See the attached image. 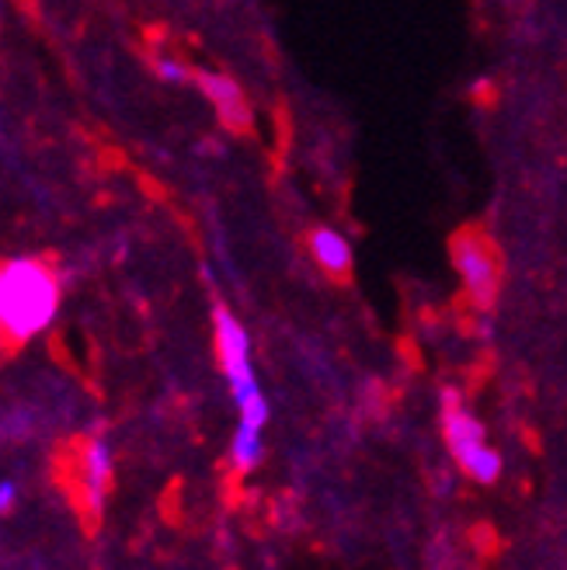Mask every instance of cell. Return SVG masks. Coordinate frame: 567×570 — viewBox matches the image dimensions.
Wrapping results in <instances>:
<instances>
[{"label": "cell", "instance_id": "cell-10", "mask_svg": "<svg viewBox=\"0 0 567 570\" xmlns=\"http://www.w3.org/2000/svg\"><path fill=\"white\" fill-rule=\"evenodd\" d=\"M237 407H241V424L244 428H254V432H262L265 421H268V401H265V393L262 390L251 393L247 401H241Z\"/></svg>", "mask_w": 567, "mask_h": 570}, {"label": "cell", "instance_id": "cell-2", "mask_svg": "<svg viewBox=\"0 0 567 570\" xmlns=\"http://www.w3.org/2000/svg\"><path fill=\"white\" fill-rule=\"evenodd\" d=\"M213 327H216V355L223 365V376H226V383H231L234 401L241 404L251 393H258V380H254V368H251L247 331L241 327V321L226 306L213 309Z\"/></svg>", "mask_w": 567, "mask_h": 570}, {"label": "cell", "instance_id": "cell-11", "mask_svg": "<svg viewBox=\"0 0 567 570\" xmlns=\"http://www.w3.org/2000/svg\"><path fill=\"white\" fill-rule=\"evenodd\" d=\"M154 67H157L160 80H167V83H188V80L195 77L182 60H175V56H157Z\"/></svg>", "mask_w": 567, "mask_h": 570}, {"label": "cell", "instance_id": "cell-6", "mask_svg": "<svg viewBox=\"0 0 567 570\" xmlns=\"http://www.w3.org/2000/svg\"><path fill=\"white\" fill-rule=\"evenodd\" d=\"M442 432H446V442L452 449V455L460 460V466L470 460L473 452L485 449V428H480L477 417H470L460 404H457V393L446 390L442 396Z\"/></svg>", "mask_w": 567, "mask_h": 570}, {"label": "cell", "instance_id": "cell-9", "mask_svg": "<svg viewBox=\"0 0 567 570\" xmlns=\"http://www.w3.org/2000/svg\"><path fill=\"white\" fill-rule=\"evenodd\" d=\"M463 470L473 476V480H480V483H495L498 480V473H501V460H498V452L495 449H480V452H473L470 460L463 463Z\"/></svg>", "mask_w": 567, "mask_h": 570}, {"label": "cell", "instance_id": "cell-7", "mask_svg": "<svg viewBox=\"0 0 567 570\" xmlns=\"http://www.w3.org/2000/svg\"><path fill=\"white\" fill-rule=\"evenodd\" d=\"M310 250H314V262L331 272V275H349L352 272V247L342 234L328 230V226H321V230L310 234Z\"/></svg>", "mask_w": 567, "mask_h": 570}, {"label": "cell", "instance_id": "cell-5", "mask_svg": "<svg viewBox=\"0 0 567 570\" xmlns=\"http://www.w3.org/2000/svg\"><path fill=\"white\" fill-rule=\"evenodd\" d=\"M195 80H198V88H203V95L216 105V111H219V119H223L226 129H234V132H247L251 129L247 98H244V91L237 88L231 77H223V73H195Z\"/></svg>", "mask_w": 567, "mask_h": 570}, {"label": "cell", "instance_id": "cell-12", "mask_svg": "<svg viewBox=\"0 0 567 570\" xmlns=\"http://www.w3.org/2000/svg\"><path fill=\"white\" fill-rule=\"evenodd\" d=\"M14 498H18L14 483H11V480L0 483V511H11V508H14Z\"/></svg>", "mask_w": 567, "mask_h": 570}, {"label": "cell", "instance_id": "cell-8", "mask_svg": "<svg viewBox=\"0 0 567 570\" xmlns=\"http://www.w3.org/2000/svg\"><path fill=\"white\" fill-rule=\"evenodd\" d=\"M231 460L237 466V473H247L262 463V432H254V428H237L234 435V445H231Z\"/></svg>", "mask_w": 567, "mask_h": 570}, {"label": "cell", "instance_id": "cell-4", "mask_svg": "<svg viewBox=\"0 0 567 570\" xmlns=\"http://www.w3.org/2000/svg\"><path fill=\"white\" fill-rule=\"evenodd\" d=\"M452 258H457V268L467 282L470 296L480 306H491L498 296V268H495V258L488 254V247L473 244L470 237H460L457 244H452Z\"/></svg>", "mask_w": 567, "mask_h": 570}, {"label": "cell", "instance_id": "cell-3", "mask_svg": "<svg viewBox=\"0 0 567 570\" xmlns=\"http://www.w3.org/2000/svg\"><path fill=\"white\" fill-rule=\"evenodd\" d=\"M111 476H116V466H111V445L105 439H88L80 445V501L88 508L91 519H101L108 491H111Z\"/></svg>", "mask_w": 567, "mask_h": 570}, {"label": "cell", "instance_id": "cell-1", "mask_svg": "<svg viewBox=\"0 0 567 570\" xmlns=\"http://www.w3.org/2000/svg\"><path fill=\"white\" fill-rule=\"evenodd\" d=\"M60 309V282L39 258L0 262V345L18 348L42 334Z\"/></svg>", "mask_w": 567, "mask_h": 570}]
</instances>
